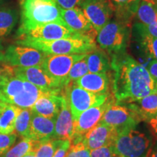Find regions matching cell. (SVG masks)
<instances>
[{
  "label": "cell",
  "instance_id": "obj_1",
  "mask_svg": "<svg viewBox=\"0 0 157 157\" xmlns=\"http://www.w3.org/2000/svg\"><path fill=\"white\" fill-rule=\"evenodd\" d=\"M113 92L119 103H132L157 93L156 84L146 68L124 51L113 54Z\"/></svg>",
  "mask_w": 157,
  "mask_h": 157
},
{
  "label": "cell",
  "instance_id": "obj_2",
  "mask_svg": "<svg viewBox=\"0 0 157 157\" xmlns=\"http://www.w3.org/2000/svg\"><path fill=\"white\" fill-rule=\"evenodd\" d=\"M60 9L55 0H22L21 23L17 31L50 23L68 26L62 19Z\"/></svg>",
  "mask_w": 157,
  "mask_h": 157
},
{
  "label": "cell",
  "instance_id": "obj_3",
  "mask_svg": "<svg viewBox=\"0 0 157 157\" xmlns=\"http://www.w3.org/2000/svg\"><path fill=\"white\" fill-rule=\"evenodd\" d=\"M16 44L35 48L45 55L88 54L97 48L94 41L84 37L61 39L53 41L22 39L17 40Z\"/></svg>",
  "mask_w": 157,
  "mask_h": 157
},
{
  "label": "cell",
  "instance_id": "obj_4",
  "mask_svg": "<svg viewBox=\"0 0 157 157\" xmlns=\"http://www.w3.org/2000/svg\"><path fill=\"white\" fill-rule=\"evenodd\" d=\"M113 148L119 157H148L152 146L144 133L127 129L119 132Z\"/></svg>",
  "mask_w": 157,
  "mask_h": 157
},
{
  "label": "cell",
  "instance_id": "obj_5",
  "mask_svg": "<svg viewBox=\"0 0 157 157\" xmlns=\"http://www.w3.org/2000/svg\"><path fill=\"white\" fill-rule=\"evenodd\" d=\"M64 97L67 102L74 120L83 111L92 107L98 106L104 103L109 98V95H101L90 93L71 82L64 87Z\"/></svg>",
  "mask_w": 157,
  "mask_h": 157
},
{
  "label": "cell",
  "instance_id": "obj_6",
  "mask_svg": "<svg viewBox=\"0 0 157 157\" xmlns=\"http://www.w3.org/2000/svg\"><path fill=\"white\" fill-rule=\"evenodd\" d=\"M87 55H46L41 67L53 81L64 89L67 76L72 66L85 58Z\"/></svg>",
  "mask_w": 157,
  "mask_h": 157
},
{
  "label": "cell",
  "instance_id": "obj_7",
  "mask_svg": "<svg viewBox=\"0 0 157 157\" xmlns=\"http://www.w3.org/2000/svg\"><path fill=\"white\" fill-rule=\"evenodd\" d=\"M16 34L19 39H31L42 41L83 37L71 30L69 27L57 23H50L26 30L17 31Z\"/></svg>",
  "mask_w": 157,
  "mask_h": 157
},
{
  "label": "cell",
  "instance_id": "obj_8",
  "mask_svg": "<svg viewBox=\"0 0 157 157\" xmlns=\"http://www.w3.org/2000/svg\"><path fill=\"white\" fill-rule=\"evenodd\" d=\"M46 55L36 49L20 44H13L3 53V62L13 67L41 66Z\"/></svg>",
  "mask_w": 157,
  "mask_h": 157
},
{
  "label": "cell",
  "instance_id": "obj_9",
  "mask_svg": "<svg viewBox=\"0 0 157 157\" xmlns=\"http://www.w3.org/2000/svg\"><path fill=\"white\" fill-rule=\"evenodd\" d=\"M112 104H113V99L109 97L102 105L90 108L78 116L74 120V136L71 143H76L83 140L86 133L100 123L104 113Z\"/></svg>",
  "mask_w": 157,
  "mask_h": 157
},
{
  "label": "cell",
  "instance_id": "obj_10",
  "mask_svg": "<svg viewBox=\"0 0 157 157\" xmlns=\"http://www.w3.org/2000/svg\"><path fill=\"white\" fill-rule=\"evenodd\" d=\"M127 39V30L121 23L111 21L98 33L97 42L103 50L110 53L124 51Z\"/></svg>",
  "mask_w": 157,
  "mask_h": 157
},
{
  "label": "cell",
  "instance_id": "obj_11",
  "mask_svg": "<svg viewBox=\"0 0 157 157\" xmlns=\"http://www.w3.org/2000/svg\"><path fill=\"white\" fill-rule=\"evenodd\" d=\"M140 120L134 111L124 105L112 104L102 117L100 123L117 129L118 132L127 129H134Z\"/></svg>",
  "mask_w": 157,
  "mask_h": 157
},
{
  "label": "cell",
  "instance_id": "obj_12",
  "mask_svg": "<svg viewBox=\"0 0 157 157\" xmlns=\"http://www.w3.org/2000/svg\"><path fill=\"white\" fill-rule=\"evenodd\" d=\"M14 76L34 84L43 91L60 94L62 88L51 78L41 66L14 67Z\"/></svg>",
  "mask_w": 157,
  "mask_h": 157
},
{
  "label": "cell",
  "instance_id": "obj_13",
  "mask_svg": "<svg viewBox=\"0 0 157 157\" xmlns=\"http://www.w3.org/2000/svg\"><path fill=\"white\" fill-rule=\"evenodd\" d=\"M60 14L63 21L69 28L82 36L94 41L98 36V31L90 23L81 8L60 9Z\"/></svg>",
  "mask_w": 157,
  "mask_h": 157
},
{
  "label": "cell",
  "instance_id": "obj_14",
  "mask_svg": "<svg viewBox=\"0 0 157 157\" xmlns=\"http://www.w3.org/2000/svg\"><path fill=\"white\" fill-rule=\"evenodd\" d=\"M80 5L84 15L98 32L109 22L113 11L101 0H83Z\"/></svg>",
  "mask_w": 157,
  "mask_h": 157
},
{
  "label": "cell",
  "instance_id": "obj_15",
  "mask_svg": "<svg viewBox=\"0 0 157 157\" xmlns=\"http://www.w3.org/2000/svg\"><path fill=\"white\" fill-rule=\"evenodd\" d=\"M118 131L113 127L99 123L84 136L83 140L90 151L103 146H112L118 136Z\"/></svg>",
  "mask_w": 157,
  "mask_h": 157
},
{
  "label": "cell",
  "instance_id": "obj_16",
  "mask_svg": "<svg viewBox=\"0 0 157 157\" xmlns=\"http://www.w3.org/2000/svg\"><path fill=\"white\" fill-rule=\"evenodd\" d=\"M61 106L55 124L53 138L57 140H71L74 136V120L64 95H62Z\"/></svg>",
  "mask_w": 157,
  "mask_h": 157
},
{
  "label": "cell",
  "instance_id": "obj_17",
  "mask_svg": "<svg viewBox=\"0 0 157 157\" xmlns=\"http://www.w3.org/2000/svg\"><path fill=\"white\" fill-rule=\"evenodd\" d=\"M63 95L54 93H48L41 96L31 107L34 113L49 118L56 119L61 106Z\"/></svg>",
  "mask_w": 157,
  "mask_h": 157
},
{
  "label": "cell",
  "instance_id": "obj_18",
  "mask_svg": "<svg viewBox=\"0 0 157 157\" xmlns=\"http://www.w3.org/2000/svg\"><path fill=\"white\" fill-rule=\"evenodd\" d=\"M73 82L90 93L109 95L110 78L107 73H87Z\"/></svg>",
  "mask_w": 157,
  "mask_h": 157
},
{
  "label": "cell",
  "instance_id": "obj_19",
  "mask_svg": "<svg viewBox=\"0 0 157 157\" xmlns=\"http://www.w3.org/2000/svg\"><path fill=\"white\" fill-rule=\"evenodd\" d=\"M55 124L56 119H49L33 113L29 137L35 141L53 138Z\"/></svg>",
  "mask_w": 157,
  "mask_h": 157
},
{
  "label": "cell",
  "instance_id": "obj_20",
  "mask_svg": "<svg viewBox=\"0 0 157 157\" xmlns=\"http://www.w3.org/2000/svg\"><path fill=\"white\" fill-rule=\"evenodd\" d=\"M127 104L126 106L134 111L140 121H148L157 113V93Z\"/></svg>",
  "mask_w": 157,
  "mask_h": 157
},
{
  "label": "cell",
  "instance_id": "obj_21",
  "mask_svg": "<svg viewBox=\"0 0 157 157\" xmlns=\"http://www.w3.org/2000/svg\"><path fill=\"white\" fill-rule=\"evenodd\" d=\"M24 88V80L15 76L0 80V102L11 104Z\"/></svg>",
  "mask_w": 157,
  "mask_h": 157
},
{
  "label": "cell",
  "instance_id": "obj_22",
  "mask_svg": "<svg viewBox=\"0 0 157 157\" xmlns=\"http://www.w3.org/2000/svg\"><path fill=\"white\" fill-rule=\"evenodd\" d=\"M48 93L50 92L43 91L34 84L24 80L23 90L13 100L12 105H16L21 109H31L41 96Z\"/></svg>",
  "mask_w": 157,
  "mask_h": 157
},
{
  "label": "cell",
  "instance_id": "obj_23",
  "mask_svg": "<svg viewBox=\"0 0 157 157\" xmlns=\"http://www.w3.org/2000/svg\"><path fill=\"white\" fill-rule=\"evenodd\" d=\"M21 110L16 105L0 102V133L15 132V120Z\"/></svg>",
  "mask_w": 157,
  "mask_h": 157
},
{
  "label": "cell",
  "instance_id": "obj_24",
  "mask_svg": "<svg viewBox=\"0 0 157 157\" xmlns=\"http://www.w3.org/2000/svg\"><path fill=\"white\" fill-rule=\"evenodd\" d=\"M89 73H108L111 68V61L106 52L96 48L85 57Z\"/></svg>",
  "mask_w": 157,
  "mask_h": 157
},
{
  "label": "cell",
  "instance_id": "obj_25",
  "mask_svg": "<svg viewBox=\"0 0 157 157\" xmlns=\"http://www.w3.org/2000/svg\"><path fill=\"white\" fill-rule=\"evenodd\" d=\"M18 21V12L13 7H0V44L10 34Z\"/></svg>",
  "mask_w": 157,
  "mask_h": 157
},
{
  "label": "cell",
  "instance_id": "obj_26",
  "mask_svg": "<svg viewBox=\"0 0 157 157\" xmlns=\"http://www.w3.org/2000/svg\"><path fill=\"white\" fill-rule=\"evenodd\" d=\"M62 141L54 138L36 141L33 154L35 157H52Z\"/></svg>",
  "mask_w": 157,
  "mask_h": 157
},
{
  "label": "cell",
  "instance_id": "obj_27",
  "mask_svg": "<svg viewBox=\"0 0 157 157\" xmlns=\"http://www.w3.org/2000/svg\"><path fill=\"white\" fill-rule=\"evenodd\" d=\"M136 13L137 18L142 24L148 25L157 22V6L156 5L141 0Z\"/></svg>",
  "mask_w": 157,
  "mask_h": 157
},
{
  "label": "cell",
  "instance_id": "obj_28",
  "mask_svg": "<svg viewBox=\"0 0 157 157\" xmlns=\"http://www.w3.org/2000/svg\"><path fill=\"white\" fill-rule=\"evenodd\" d=\"M32 113L31 109H21L15 120V134L22 137H29Z\"/></svg>",
  "mask_w": 157,
  "mask_h": 157
},
{
  "label": "cell",
  "instance_id": "obj_29",
  "mask_svg": "<svg viewBox=\"0 0 157 157\" xmlns=\"http://www.w3.org/2000/svg\"><path fill=\"white\" fill-rule=\"evenodd\" d=\"M35 143L36 141L29 137H23L15 146L0 157H23L33 152Z\"/></svg>",
  "mask_w": 157,
  "mask_h": 157
},
{
  "label": "cell",
  "instance_id": "obj_30",
  "mask_svg": "<svg viewBox=\"0 0 157 157\" xmlns=\"http://www.w3.org/2000/svg\"><path fill=\"white\" fill-rule=\"evenodd\" d=\"M88 72H89V69H88L85 58L76 62L69 71V73H68L67 78H66V86L68 85L71 82H75L78 78H81L82 76L87 74Z\"/></svg>",
  "mask_w": 157,
  "mask_h": 157
},
{
  "label": "cell",
  "instance_id": "obj_31",
  "mask_svg": "<svg viewBox=\"0 0 157 157\" xmlns=\"http://www.w3.org/2000/svg\"><path fill=\"white\" fill-rule=\"evenodd\" d=\"M140 44L149 56L157 60V38L146 34H137Z\"/></svg>",
  "mask_w": 157,
  "mask_h": 157
},
{
  "label": "cell",
  "instance_id": "obj_32",
  "mask_svg": "<svg viewBox=\"0 0 157 157\" xmlns=\"http://www.w3.org/2000/svg\"><path fill=\"white\" fill-rule=\"evenodd\" d=\"M91 151L82 140L76 143H71L69 150L66 157H90Z\"/></svg>",
  "mask_w": 157,
  "mask_h": 157
},
{
  "label": "cell",
  "instance_id": "obj_33",
  "mask_svg": "<svg viewBox=\"0 0 157 157\" xmlns=\"http://www.w3.org/2000/svg\"><path fill=\"white\" fill-rule=\"evenodd\" d=\"M133 30L136 34H146L157 38V22L148 25L142 24L140 23H135Z\"/></svg>",
  "mask_w": 157,
  "mask_h": 157
},
{
  "label": "cell",
  "instance_id": "obj_34",
  "mask_svg": "<svg viewBox=\"0 0 157 157\" xmlns=\"http://www.w3.org/2000/svg\"><path fill=\"white\" fill-rule=\"evenodd\" d=\"M17 135L15 132L11 134L0 133V156L5 154L16 140Z\"/></svg>",
  "mask_w": 157,
  "mask_h": 157
},
{
  "label": "cell",
  "instance_id": "obj_35",
  "mask_svg": "<svg viewBox=\"0 0 157 157\" xmlns=\"http://www.w3.org/2000/svg\"><path fill=\"white\" fill-rule=\"evenodd\" d=\"M90 157H119V156L116 153L113 145H112L92 150Z\"/></svg>",
  "mask_w": 157,
  "mask_h": 157
},
{
  "label": "cell",
  "instance_id": "obj_36",
  "mask_svg": "<svg viewBox=\"0 0 157 157\" xmlns=\"http://www.w3.org/2000/svg\"><path fill=\"white\" fill-rule=\"evenodd\" d=\"M11 76H14V67L5 62H0V80Z\"/></svg>",
  "mask_w": 157,
  "mask_h": 157
},
{
  "label": "cell",
  "instance_id": "obj_37",
  "mask_svg": "<svg viewBox=\"0 0 157 157\" xmlns=\"http://www.w3.org/2000/svg\"><path fill=\"white\" fill-rule=\"evenodd\" d=\"M60 8L64 10L71 9L81 5L83 0H55Z\"/></svg>",
  "mask_w": 157,
  "mask_h": 157
},
{
  "label": "cell",
  "instance_id": "obj_38",
  "mask_svg": "<svg viewBox=\"0 0 157 157\" xmlns=\"http://www.w3.org/2000/svg\"><path fill=\"white\" fill-rule=\"evenodd\" d=\"M71 146V141L68 140H63L60 146L57 149L52 157H66Z\"/></svg>",
  "mask_w": 157,
  "mask_h": 157
},
{
  "label": "cell",
  "instance_id": "obj_39",
  "mask_svg": "<svg viewBox=\"0 0 157 157\" xmlns=\"http://www.w3.org/2000/svg\"><path fill=\"white\" fill-rule=\"evenodd\" d=\"M146 69L148 71V73L150 74L153 79H154L157 90V60H152L148 64Z\"/></svg>",
  "mask_w": 157,
  "mask_h": 157
},
{
  "label": "cell",
  "instance_id": "obj_40",
  "mask_svg": "<svg viewBox=\"0 0 157 157\" xmlns=\"http://www.w3.org/2000/svg\"><path fill=\"white\" fill-rule=\"evenodd\" d=\"M148 124L150 129L155 137L157 138V113L151 119L148 120Z\"/></svg>",
  "mask_w": 157,
  "mask_h": 157
},
{
  "label": "cell",
  "instance_id": "obj_41",
  "mask_svg": "<svg viewBox=\"0 0 157 157\" xmlns=\"http://www.w3.org/2000/svg\"><path fill=\"white\" fill-rule=\"evenodd\" d=\"M141 2V0H128L127 2V4H129V11L132 13H136V10L138 7L139 4Z\"/></svg>",
  "mask_w": 157,
  "mask_h": 157
},
{
  "label": "cell",
  "instance_id": "obj_42",
  "mask_svg": "<svg viewBox=\"0 0 157 157\" xmlns=\"http://www.w3.org/2000/svg\"><path fill=\"white\" fill-rule=\"evenodd\" d=\"M148 157H157V143L155 144V146L152 147L151 149Z\"/></svg>",
  "mask_w": 157,
  "mask_h": 157
},
{
  "label": "cell",
  "instance_id": "obj_43",
  "mask_svg": "<svg viewBox=\"0 0 157 157\" xmlns=\"http://www.w3.org/2000/svg\"><path fill=\"white\" fill-rule=\"evenodd\" d=\"M101 1H102V2H103L106 4V5H109V7H111V8H112L113 10H114L115 6L113 5V4L112 2V0H101Z\"/></svg>",
  "mask_w": 157,
  "mask_h": 157
},
{
  "label": "cell",
  "instance_id": "obj_44",
  "mask_svg": "<svg viewBox=\"0 0 157 157\" xmlns=\"http://www.w3.org/2000/svg\"><path fill=\"white\" fill-rule=\"evenodd\" d=\"M142 1H145V2H146L151 3V4H152V5L157 6V0H142Z\"/></svg>",
  "mask_w": 157,
  "mask_h": 157
},
{
  "label": "cell",
  "instance_id": "obj_45",
  "mask_svg": "<svg viewBox=\"0 0 157 157\" xmlns=\"http://www.w3.org/2000/svg\"><path fill=\"white\" fill-rule=\"evenodd\" d=\"M113 1H115L117 3H124V2H127L128 0H113Z\"/></svg>",
  "mask_w": 157,
  "mask_h": 157
},
{
  "label": "cell",
  "instance_id": "obj_46",
  "mask_svg": "<svg viewBox=\"0 0 157 157\" xmlns=\"http://www.w3.org/2000/svg\"><path fill=\"white\" fill-rule=\"evenodd\" d=\"M3 53L4 52L0 50V62H3Z\"/></svg>",
  "mask_w": 157,
  "mask_h": 157
},
{
  "label": "cell",
  "instance_id": "obj_47",
  "mask_svg": "<svg viewBox=\"0 0 157 157\" xmlns=\"http://www.w3.org/2000/svg\"><path fill=\"white\" fill-rule=\"evenodd\" d=\"M23 157H35V156H34V154H33V152H31V153H30V154L25 155V156H24Z\"/></svg>",
  "mask_w": 157,
  "mask_h": 157
},
{
  "label": "cell",
  "instance_id": "obj_48",
  "mask_svg": "<svg viewBox=\"0 0 157 157\" xmlns=\"http://www.w3.org/2000/svg\"><path fill=\"white\" fill-rule=\"evenodd\" d=\"M5 1H6V0H0V6L2 5V4L5 2Z\"/></svg>",
  "mask_w": 157,
  "mask_h": 157
},
{
  "label": "cell",
  "instance_id": "obj_49",
  "mask_svg": "<svg viewBox=\"0 0 157 157\" xmlns=\"http://www.w3.org/2000/svg\"></svg>",
  "mask_w": 157,
  "mask_h": 157
}]
</instances>
